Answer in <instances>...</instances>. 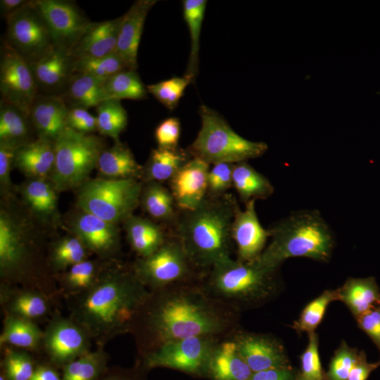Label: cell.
Returning a JSON list of instances; mask_svg holds the SVG:
<instances>
[{"mask_svg":"<svg viewBox=\"0 0 380 380\" xmlns=\"http://www.w3.org/2000/svg\"><path fill=\"white\" fill-rule=\"evenodd\" d=\"M199 281L150 291L131 331L141 355L168 341L225 338L237 329L239 312L209 296Z\"/></svg>","mask_w":380,"mask_h":380,"instance_id":"obj_1","label":"cell"},{"mask_svg":"<svg viewBox=\"0 0 380 380\" xmlns=\"http://www.w3.org/2000/svg\"><path fill=\"white\" fill-rule=\"evenodd\" d=\"M149 294L132 268L112 267L103 270L90 288L70 297V317L103 347L114 337L131 333Z\"/></svg>","mask_w":380,"mask_h":380,"instance_id":"obj_2","label":"cell"},{"mask_svg":"<svg viewBox=\"0 0 380 380\" xmlns=\"http://www.w3.org/2000/svg\"><path fill=\"white\" fill-rule=\"evenodd\" d=\"M239 208L232 194L208 195L198 208L185 211L179 221L176 237L201 277L218 262L231 258L232 226Z\"/></svg>","mask_w":380,"mask_h":380,"instance_id":"obj_3","label":"cell"},{"mask_svg":"<svg viewBox=\"0 0 380 380\" xmlns=\"http://www.w3.org/2000/svg\"><path fill=\"white\" fill-rule=\"evenodd\" d=\"M268 232L271 241L255 262L270 270L290 258L327 262L335 245L332 229L316 210L292 212Z\"/></svg>","mask_w":380,"mask_h":380,"instance_id":"obj_4","label":"cell"},{"mask_svg":"<svg viewBox=\"0 0 380 380\" xmlns=\"http://www.w3.org/2000/svg\"><path fill=\"white\" fill-rule=\"evenodd\" d=\"M276 271L255 261L228 258L213 266L199 282L209 296L239 312L272 298L277 286Z\"/></svg>","mask_w":380,"mask_h":380,"instance_id":"obj_5","label":"cell"},{"mask_svg":"<svg viewBox=\"0 0 380 380\" xmlns=\"http://www.w3.org/2000/svg\"><path fill=\"white\" fill-rule=\"evenodd\" d=\"M199 113L201 127L189 152L209 164L238 163L263 155L267 145L251 141L236 133L216 111L202 105Z\"/></svg>","mask_w":380,"mask_h":380,"instance_id":"obj_6","label":"cell"},{"mask_svg":"<svg viewBox=\"0 0 380 380\" xmlns=\"http://www.w3.org/2000/svg\"><path fill=\"white\" fill-rule=\"evenodd\" d=\"M53 144L55 163L50 179L55 189L63 191L83 186L103 151L99 138L67 127Z\"/></svg>","mask_w":380,"mask_h":380,"instance_id":"obj_7","label":"cell"},{"mask_svg":"<svg viewBox=\"0 0 380 380\" xmlns=\"http://www.w3.org/2000/svg\"><path fill=\"white\" fill-rule=\"evenodd\" d=\"M142 188L134 179L96 178L81 186L77 204L82 211L118 224L132 215Z\"/></svg>","mask_w":380,"mask_h":380,"instance_id":"obj_8","label":"cell"},{"mask_svg":"<svg viewBox=\"0 0 380 380\" xmlns=\"http://www.w3.org/2000/svg\"><path fill=\"white\" fill-rule=\"evenodd\" d=\"M23 224L8 212L0 213V274L3 284L39 290L32 275L34 251Z\"/></svg>","mask_w":380,"mask_h":380,"instance_id":"obj_9","label":"cell"},{"mask_svg":"<svg viewBox=\"0 0 380 380\" xmlns=\"http://www.w3.org/2000/svg\"><path fill=\"white\" fill-rule=\"evenodd\" d=\"M132 268L138 279L149 291L195 282L201 278L191 265L177 237L167 239L150 255L139 258Z\"/></svg>","mask_w":380,"mask_h":380,"instance_id":"obj_10","label":"cell"},{"mask_svg":"<svg viewBox=\"0 0 380 380\" xmlns=\"http://www.w3.org/2000/svg\"><path fill=\"white\" fill-rule=\"evenodd\" d=\"M222 338L198 336L168 341L142 355L143 366L147 369L166 367L206 377L212 353Z\"/></svg>","mask_w":380,"mask_h":380,"instance_id":"obj_11","label":"cell"},{"mask_svg":"<svg viewBox=\"0 0 380 380\" xmlns=\"http://www.w3.org/2000/svg\"><path fill=\"white\" fill-rule=\"evenodd\" d=\"M0 89L3 101L30 115L35 101V78L24 56L5 44L0 63Z\"/></svg>","mask_w":380,"mask_h":380,"instance_id":"obj_12","label":"cell"},{"mask_svg":"<svg viewBox=\"0 0 380 380\" xmlns=\"http://www.w3.org/2000/svg\"><path fill=\"white\" fill-rule=\"evenodd\" d=\"M91 338L70 317L55 315L44 331L42 347L53 365L62 367L90 351Z\"/></svg>","mask_w":380,"mask_h":380,"instance_id":"obj_13","label":"cell"},{"mask_svg":"<svg viewBox=\"0 0 380 380\" xmlns=\"http://www.w3.org/2000/svg\"><path fill=\"white\" fill-rule=\"evenodd\" d=\"M7 18L8 38L21 54L38 58L55 46L50 30L33 1Z\"/></svg>","mask_w":380,"mask_h":380,"instance_id":"obj_14","label":"cell"},{"mask_svg":"<svg viewBox=\"0 0 380 380\" xmlns=\"http://www.w3.org/2000/svg\"><path fill=\"white\" fill-rule=\"evenodd\" d=\"M33 4L46 22L54 44L65 50V46L70 49L90 24L69 2L38 0Z\"/></svg>","mask_w":380,"mask_h":380,"instance_id":"obj_15","label":"cell"},{"mask_svg":"<svg viewBox=\"0 0 380 380\" xmlns=\"http://www.w3.org/2000/svg\"><path fill=\"white\" fill-rule=\"evenodd\" d=\"M210 165L203 159L194 157L170 180L175 203L184 212L196 209L207 197Z\"/></svg>","mask_w":380,"mask_h":380,"instance_id":"obj_16","label":"cell"},{"mask_svg":"<svg viewBox=\"0 0 380 380\" xmlns=\"http://www.w3.org/2000/svg\"><path fill=\"white\" fill-rule=\"evenodd\" d=\"M229 336L253 373L289 367L284 348L274 338L238 329Z\"/></svg>","mask_w":380,"mask_h":380,"instance_id":"obj_17","label":"cell"},{"mask_svg":"<svg viewBox=\"0 0 380 380\" xmlns=\"http://www.w3.org/2000/svg\"><path fill=\"white\" fill-rule=\"evenodd\" d=\"M255 201L247 203L244 210L238 209L232 226V238L236 247V260L241 262L256 260L265 250L270 237L258 217Z\"/></svg>","mask_w":380,"mask_h":380,"instance_id":"obj_18","label":"cell"},{"mask_svg":"<svg viewBox=\"0 0 380 380\" xmlns=\"http://www.w3.org/2000/svg\"><path fill=\"white\" fill-rule=\"evenodd\" d=\"M72 231L90 252L101 258L114 255L120 246L117 224L82 210L72 222Z\"/></svg>","mask_w":380,"mask_h":380,"instance_id":"obj_19","label":"cell"},{"mask_svg":"<svg viewBox=\"0 0 380 380\" xmlns=\"http://www.w3.org/2000/svg\"><path fill=\"white\" fill-rule=\"evenodd\" d=\"M156 3L154 0L137 1L122 16L115 53L129 70H135L137 68L138 49L145 19Z\"/></svg>","mask_w":380,"mask_h":380,"instance_id":"obj_20","label":"cell"},{"mask_svg":"<svg viewBox=\"0 0 380 380\" xmlns=\"http://www.w3.org/2000/svg\"><path fill=\"white\" fill-rule=\"evenodd\" d=\"M122 17L89 24L68 50L74 59L98 58L115 51Z\"/></svg>","mask_w":380,"mask_h":380,"instance_id":"obj_21","label":"cell"},{"mask_svg":"<svg viewBox=\"0 0 380 380\" xmlns=\"http://www.w3.org/2000/svg\"><path fill=\"white\" fill-rule=\"evenodd\" d=\"M51 298L37 289L1 285L0 300L6 315L34 321L50 312Z\"/></svg>","mask_w":380,"mask_h":380,"instance_id":"obj_22","label":"cell"},{"mask_svg":"<svg viewBox=\"0 0 380 380\" xmlns=\"http://www.w3.org/2000/svg\"><path fill=\"white\" fill-rule=\"evenodd\" d=\"M252 374L230 336L220 340L210 356L206 377L211 380H250Z\"/></svg>","mask_w":380,"mask_h":380,"instance_id":"obj_23","label":"cell"},{"mask_svg":"<svg viewBox=\"0 0 380 380\" xmlns=\"http://www.w3.org/2000/svg\"><path fill=\"white\" fill-rule=\"evenodd\" d=\"M55 163L53 141L41 138L22 144L18 149L15 166L32 179H46Z\"/></svg>","mask_w":380,"mask_h":380,"instance_id":"obj_24","label":"cell"},{"mask_svg":"<svg viewBox=\"0 0 380 380\" xmlns=\"http://www.w3.org/2000/svg\"><path fill=\"white\" fill-rule=\"evenodd\" d=\"M68 110L64 101L58 97L35 99L30 115L41 138L51 141L56 140L68 127Z\"/></svg>","mask_w":380,"mask_h":380,"instance_id":"obj_25","label":"cell"},{"mask_svg":"<svg viewBox=\"0 0 380 380\" xmlns=\"http://www.w3.org/2000/svg\"><path fill=\"white\" fill-rule=\"evenodd\" d=\"M336 290L338 300L348 308L355 319L380 305V291L373 277L349 278Z\"/></svg>","mask_w":380,"mask_h":380,"instance_id":"obj_26","label":"cell"},{"mask_svg":"<svg viewBox=\"0 0 380 380\" xmlns=\"http://www.w3.org/2000/svg\"><path fill=\"white\" fill-rule=\"evenodd\" d=\"M123 222L127 241L139 258L150 255L167 240L163 229L149 219L131 215Z\"/></svg>","mask_w":380,"mask_h":380,"instance_id":"obj_27","label":"cell"},{"mask_svg":"<svg viewBox=\"0 0 380 380\" xmlns=\"http://www.w3.org/2000/svg\"><path fill=\"white\" fill-rule=\"evenodd\" d=\"M97 167L108 179H134L143 177L144 167L135 160L130 150L117 143L101 152Z\"/></svg>","mask_w":380,"mask_h":380,"instance_id":"obj_28","label":"cell"},{"mask_svg":"<svg viewBox=\"0 0 380 380\" xmlns=\"http://www.w3.org/2000/svg\"><path fill=\"white\" fill-rule=\"evenodd\" d=\"M232 186L245 204L267 199L274 193L270 180L246 161L234 164Z\"/></svg>","mask_w":380,"mask_h":380,"instance_id":"obj_29","label":"cell"},{"mask_svg":"<svg viewBox=\"0 0 380 380\" xmlns=\"http://www.w3.org/2000/svg\"><path fill=\"white\" fill-rule=\"evenodd\" d=\"M43 335L44 331L34 321L6 315L0 343L33 350L42 346Z\"/></svg>","mask_w":380,"mask_h":380,"instance_id":"obj_30","label":"cell"},{"mask_svg":"<svg viewBox=\"0 0 380 380\" xmlns=\"http://www.w3.org/2000/svg\"><path fill=\"white\" fill-rule=\"evenodd\" d=\"M70 58L67 50L53 46L34 63L32 70L35 80L46 87L58 85L70 68Z\"/></svg>","mask_w":380,"mask_h":380,"instance_id":"obj_31","label":"cell"},{"mask_svg":"<svg viewBox=\"0 0 380 380\" xmlns=\"http://www.w3.org/2000/svg\"><path fill=\"white\" fill-rule=\"evenodd\" d=\"M188 160L187 154L177 148H154L144 167L143 177L148 182L170 181Z\"/></svg>","mask_w":380,"mask_h":380,"instance_id":"obj_32","label":"cell"},{"mask_svg":"<svg viewBox=\"0 0 380 380\" xmlns=\"http://www.w3.org/2000/svg\"><path fill=\"white\" fill-rule=\"evenodd\" d=\"M108 355L102 347L89 351L65 365L61 380H100L107 369Z\"/></svg>","mask_w":380,"mask_h":380,"instance_id":"obj_33","label":"cell"},{"mask_svg":"<svg viewBox=\"0 0 380 380\" xmlns=\"http://www.w3.org/2000/svg\"><path fill=\"white\" fill-rule=\"evenodd\" d=\"M140 203L143 209L153 219L170 222L175 217V201L170 190L160 182H148L142 191Z\"/></svg>","mask_w":380,"mask_h":380,"instance_id":"obj_34","label":"cell"},{"mask_svg":"<svg viewBox=\"0 0 380 380\" xmlns=\"http://www.w3.org/2000/svg\"><path fill=\"white\" fill-rule=\"evenodd\" d=\"M23 196L30 209L41 217L53 215L57 208L56 190L46 179H32L22 187Z\"/></svg>","mask_w":380,"mask_h":380,"instance_id":"obj_35","label":"cell"},{"mask_svg":"<svg viewBox=\"0 0 380 380\" xmlns=\"http://www.w3.org/2000/svg\"><path fill=\"white\" fill-rule=\"evenodd\" d=\"M207 1L185 0L183 1V15L187 24L191 38V49L185 75L195 80L198 67L199 41Z\"/></svg>","mask_w":380,"mask_h":380,"instance_id":"obj_36","label":"cell"},{"mask_svg":"<svg viewBox=\"0 0 380 380\" xmlns=\"http://www.w3.org/2000/svg\"><path fill=\"white\" fill-rule=\"evenodd\" d=\"M106 80L85 74H77L68 87V96L76 107L88 108L98 106L107 100L104 91Z\"/></svg>","mask_w":380,"mask_h":380,"instance_id":"obj_37","label":"cell"},{"mask_svg":"<svg viewBox=\"0 0 380 380\" xmlns=\"http://www.w3.org/2000/svg\"><path fill=\"white\" fill-rule=\"evenodd\" d=\"M103 270L94 260H84L68 269L61 281V291L69 298L90 288Z\"/></svg>","mask_w":380,"mask_h":380,"instance_id":"obj_38","label":"cell"},{"mask_svg":"<svg viewBox=\"0 0 380 380\" xmlns=\"http://www.w3.org/2000/svg\"><path fill=\"white\" fill-rule=\"evenodd\" d=\"M146 89L135 70L120 71L104 82L107 100L142 99L146 96Z\"/></svg>","mask_w":380,"mask_h":380,"instance_id":"obj_39","label":"cell"},{"mask_svg":"<svg viewBox=\"0 0 380 380\" xmlns=\"http://www.w3.org/2000/svg\"><path fill=\"white\" fill-rule=\"evenodd\" d=\"M89 252L77 236H65L57 241L51 247L49 263L53 270L63 271L87 260Z\"/></svg>","mask_w":380,"mask_h":380,"instance_id":"obj_40","label":"cell"},{"mask_svg":"<svg viewBox=\"0 0 380 380\" xmlns=\"http://www.w3.org/2000/svg\"><path fill=\"white\" fill-rule=\"evenodd\" d=\"M97 129L117 141L127 125V114L120 101L106 100L96 107Z\"/></svg>","mask_w":380,"mask_h":380,"instance_id":"obj_41","label":"cell"},{"mask_svg":"<svg viewBox=\"0 0 380 380\" xmlns=\"http://www.w3.org/2000/svg\"><path fill=\"white\" fill-rule=\"evenodd\" d=\"M71 70L77 74H85L99 79L106 80L125 70H129L115 52L102 57L75 59Z\"/></svg>","mask_w":380,"mask_h":380,"instance_id":"obj_42","label":"cell"},{"mask_svg":"<svg viewBox=\"0 0 380 380\" xmlns=\"http://www.w3.org/2000/svg\"><path fill=\"white\" fill-rule=\"evenodd\" d=\"M337 300L336 289L324 291L305 306L299 318L294 322L292 327L298 332H307L308 334L315 332L320 324L329 304Z\"/></svg>","mask_w":380,"mask_h":380,"instance_id":"obj_43","label":"cell"},{"mask_svg":"<svg viewBox=\"0 0 380 380\" xmlns=\"http://www.w3.org/2000/svg\"><path fill=\"white\" fill-rule=\"evenodd\" d=\"M25 115L14 106L3 101L0 110V141L23 144L28 134Z\"/></svg>","mask_w":380,"mask_h":380,"instance_id":"obj_44","label":"cell"},{"mask_svg":"<svg viewBox=\"0 0 380 380\" xmlns=\"http://www.w3.org/2000/svg\"><path fill=\"white\" fill-rule=\"evenodd\" d=\"M1 366L8 380H30L36 367L27 351L8 348L5 349Z\"/></svg>","mask_w":380,"mask_h":380,"instance_id":"obj_45","label":"cell"},{"mask_svg":"<svg viewBox=\"0 0 380 380\" xmlns=\"http://www.w3.org/2000/svg\"><path fill=\"white\" fill-rule=\"evenodd\" d=\"M193 80L185 75L175 77L158 83L148 85L147 90L169 110H173L184 95L186 87Z\"/></svg>","mask_w":380,"mask_h":380,"instance_id":"obj_46","label":"cell"},{"mask_svg":"<svg viewBox=\"0 0 380 380\" xmlns=\"http://www.w3.org/2000/svg\"><path fill=\"white\" fill-rule=\"evenodd\" d=\"M358 352L343 341L335 351L326 374V380H347L355 365Z\"/></svg>","mask_w":380,"mask_h":380,"instance_id":"obj_47","label":"cell"},{"mask_svg":"<svg viewBox=\"0 0 380 380\" xmlns=\"http://www.w3.org/2000/svg\"><path fill=\"white\" fill-rule=\"evenodd\" d=\"M233 167L234 164L230 163L213 164L208 175V196L214 197L222 196L232 186Z\"/></svg>","mask_w":380,"mask_h":380,"instance_id":"obj_48","label":"cell"},{"mask_svg":"<svg viewBox=\"0 0 380 380\" xmlns=\"http://www.w3.org/2000/svg\"><path fill=\"white\" fill-rule=\"evenodd\" d=\"M308 336V344L300 357V374L307 380H323L324 376L318 353L317 335L315 332H312Z\"/></svg>","mask_w":380,"mask_h":380,"instance_id":"obj_49","label":"cell"},{"mask_svg":"<svg viewBox=\"0 0 380 380\" xmlns=\"http://www.w3.org/2000/svg\"><path fill=\"white\" fill-rule=\"evenodd\" d=\"M22 144L10 141H0V184L4 192L8 191L11 186L10 174L18 148Z\"/></svg>","mask_w":380,"mask_h":380,"instance_id":"obj_50","label":"cell"},{"mask_svg":"<svg viewBox=\"0 0 380 380\" xmlns=\"http://www.w3.org/2000/svg\"><path fill=\"white\" fill-rule=\"evenodd\" d=\"M180 137V122L177 118H169L161 122L155 130V138L158 147L177 148Z\"/></svg>","mask_w":380,"mask_h":380,"instance_id":"obj_51","label":"cell"},{"mask_svg":"<svg viewBox=\"0 0 380 380\" xmlns=\"http://www.w3.org/2000/svg\"><path fill=\"white\" fill-rule=\"evenodd\" d=\"M67 125L76 131L87 134L97 129L96 117L87 109L78 107L68 110Z\"/></svg>","mask_w":380,"mask_h":380,"instance_id":"obj_52","label":"cell"},{"mask_svg":"<svg viewBox=\"0 0 380 380\" xmlns=\"http://www.w3.org/2000/svg\"><path fill=\"white\" fill-rule=\"evenodd\" d=\"M356 320L358 327L376 345L380 355V305L358 317Z\"/></svg>","mask_w":380,"mask_h":380,"instance_id":"obj_53","label":"cell"},{"mask_svg":"<svg viewBox=\"0 0 380 380\" xmlns=\"http://www.w3.org/2000/svg\"><path fill=\"white\" fill-rule=\"evenodd\" d=\"M379 366V362H368L365 353L360 351L347 380H367L369 374Z\"/></svg>","mask_w":380,"mask_h":380,"instance_id":"obj_54","label":"cell"},{"mask_svg":"<svg viewBox=\"0 0 380 380\" xmlns=\"http://www.w3.org/2000/svg\"><path fill=\"white\" fill-rule=\"evenodd\" d=\"M291 367L269 369L253 373L250 380H295Z\"/></svg>","mask_w":380,"mask_h":380,"instance_id":"obj_55","label":"cell"},{"mask_svg":"<svg viewBox=\"0 0 380 380\" xmlns=\"http://www.w3.org/2000/svg\"><path fill=\"white\" fill-rule=\"evenodd\" d=\"M61 377L53 366L42 364L35 367L30 380H61Z\"/></svg>","mask_w":380,"mask_h":380,"instance_id":"obj_56","label":"cell"},{"mask_svg":"<svg viewBox=\"0 0 380 380\" xmlns=\"http://www.w3.org/2000/svg\"><path fill=\"white\" fill-rule=\"evenodd\" d=\"M0 2L1 11L7 17L19 11L27 4L23 0H1Z\"/></svg>","mask_w":380,"mask_h":380,"instance_id":"obj_57","label":"cell"},{"mask_svg":"<svg viewBox=\"0 0 380 380\" xmlns=\"http://www.w3.org/2000/svg\"><path fill=\"white\" fill-rule=\"evenodd\" d=\"M100 380H139L126 372H114L103 376Z\"/></svg>","mask_w":380,"mask_h":380,"instance_id":"obj_58","label":"cell"},{"mask_svg":"<svg viewBox=\"0 0 380 380\" xmlns=\"http://www.w3.org/2000/svg\"><path fill=\"white\" fill-rule=\"evenodd\" d=\"M295 380H307V379H305L303 376H302L301 374H299L298 376H297Z\"/></svg>","mask_w":380,"mask_h":380,"instance_id":"obj_59","label":"cell"},{"mask_svg":"<svg viewBox=\"0 0 380 380\" xmlns=\"http://www.w3.org/2000/svg\"><path fill=\"white\" fill-rule=\"evenodd\" d=\"M0 380H8L6 377L3 374H1L0 376Z\"/></svg>","mask_w":380,"mask_h":380,"instance_id":"obj_60","label":"cell"}]
</instances>
